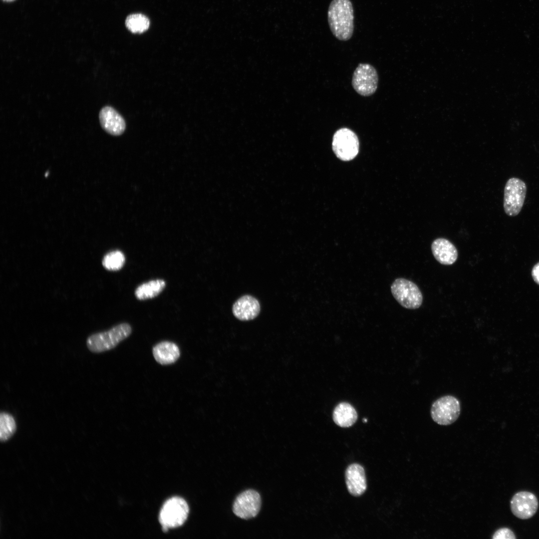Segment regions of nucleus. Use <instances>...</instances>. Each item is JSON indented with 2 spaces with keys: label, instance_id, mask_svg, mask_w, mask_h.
Returning a JSON list of instances; mask_svg holds the SVG:
<instances>
[{
  "label": "nucleus",
  "instance_id": "nucleus-1",
  "mask_svg": "<svg viewBox=\"0 0 539 539\" xmlns=\"http://www.w3.org/2000/svg\"><path fill=\"white\" fill-rule=\"evenodd\" d=\"M354 9L350 0H332L329 5L327 19L333 35L340 41L349 40L353 33Z\"/></svg>",
  "mask_w": 539,
  "mask_h": 539
},
{
  "label": "nucleus",
  "instance_id": "nucleus-2",
  "mask_svg": "<svg viewBox=\"0 0 539 539\" xmlns=\"http://www.w3.org/2000/svg\"><path fill=\"white\" fill-rule=\"evenodd\" d=\"M131 326L126 323L119 324L108 330L89 336L86 340L88 349L93 353H101L115 347L131 334Z\"/></svg>",
  "mask_w": 539,
  "mask_h": 539
},
{
  "label": "nucleus",
  "instance_id": "nucleus-3",
  "mask_svg": "<svg viewBox=\"0 0 539 539\" xmlns=\"http://www.w3.org/2000/svg\"><path fill=\"white\" fill-rule=\"evenodd\" d=\"M391 291L396 300L405 308L417 309L422 304L421 290L416 284L409 279L401 277L395 279L391 285Z\"/></svg>",
  "mask_w": 539,
  "mask_h": 539
},
{
  "label": "nucleus",
  "instance_id": "nucleus-4",
  "mask_svg": "<svg viewBox=\"0 0 539 539\" xmlns=\"http://www.w3.org/2000/svg\"><path fill=\"white\" fill-rule=\"evenodd\" d=\"M189 509L182 498L175 497L163 505L159 514V521L164 530L182 526L187 519Z\"/></svg>",
  "mask_w": 539,
  "mask_h": 539
},
{
  "label": "nucleus",
  "instance_id": "nucleus-5",
  "mask_svg": "<svg viewBox=\"0 0 539 539\" xmlns=\"http://www.w3.org/2000/svg\"><path fill=\"white\" fill-rule=\"evenodd\" d=\"M527 194L524 181L516 177L510 178L504 188L503 207L505 213L515 217L521 211Z\"/></svg>",
  "mask_w": 539,
  "mask_h": 539
},
{
  "label": "nucleus",
  "instance_id": "nucleus-6",
  "mask_svg": "<svg viewBox=\"0 0 539 539\" xmlns=\"http://www.w3.org/2000/svg\"><path fill=\"white\" fill-rule=\"evenodd\" d=\"M461 404L452 395L442 396L432 404L430 413L433 420L440 425L447 426L455 422L460 416Z\"/></svg>",
  "mask_w": 539,
  "mask_h": 539
},
{
  "label": "nucleus",
  "instance_id": "nucleus-7",
  "mask_svg": "<svg viewBox=\"0 0 539 539\" xmlns=\"http://www.w3.org/2000/svg\"><path fill=\"white\" fill-rule=\"evenodd\" d=\"M332 150L339 159L350 161L358 154L359 142L357 136L351 129L341 128L333 134L332 142Z\"/></svg>",
  "mask_w": 539,
  "mask_h": 539
},
{
  "label": "nucleus",
  "instance_id": "nucleus-8",
  "mask_svg": "<svg viewBox=\"0 0 539 539\" xmlns=\"http://www.w3.org/2000/svg\"><path fill=\"white\" fill-rule=\"evenodd\" d=\"M378 82L376 69L368 63L359 64L352 75L353 88L361 96H369L374 94L377 88Z\"/></svg>",
  "mask_w": 539,
  "mask_h": 539
},
{
  "label": "nucleus",
  "instance_id": "nucleus-9",
  "mask_svg": "<svg viewBox=\"0 0 539 539\" xmlns=\"http://www.w3.org/2000/svg\"><path fill=\"white\" fill-rule=\"evenodd\" d=\"M261 505L260 494L254 490L249 489L242 492L236 497L233 505V511L240 518L250 519L257 516Z\"/></svg>",
  "mask_w": 539,
  "mask_h": 539
},
{
  "label": "nucleus",
  "instance_id": "nucleus-10",
  "mask_svg": "<svg viewBox=\"0 0 539 539\" xmlns=\"http://www.w3.org/2000/svg\"><path fill=\"white\" fill-rule=\"evenodd\" d=\"M511 509L515 516L520 519H528L537 512L539 502L537 497L528 491L517 493L512 497Z\"/></svg>",
  "mask_w": 539,
  "mask_h": 539
},
{
  "label": "nucleus",
  "instance_id": "nucleus-11",
  "mask_svg": "<svg viewBox=\"0 0 539 539\" xmlns=\"http://www.w3.org/2000/svg\"><path fill=\"white\" fill-rule=\"evenodd\" d=\"M99 119L103 130L111 135L119 136L125 130L126 122L124 119L110 106H105L100 110Z\"/></svg>",
  "mask_w": 539,
  "mask_h": 539
},
{
  "label": "nucleus",
  "instance_id": "nucleus-12",
  "mask_svg": "<svg viewBox=\"0 0 539 539\" xmlns=\"http://www.w3.org/2000/svg\"><path fill=\"white\" fill-rule=\"evenodd\" d=\"M345 482L349 493L352 496L362 495L367 488V482L364 468L360 464L353 463L346 468Z\"/></svg>",
  "mask_w": 539,
  "mask_h": 539
},
{
  "label": "nucleus",
  "instance_id": "nucleus-13",
  "mask_svg": "<svg viewBox=\"0 0 539 539\" xmlns=\"http://www.w3.org/2000/svg\"><path fill=\"white\" fill-rule=\"evenodd\" d=\"M261 306L258 300L250 295H245L234 303L232 311L234 315L242 321L253 320L260 312Z\"/></svg>",
  "mask_w": 539,
  "mask_h": 539
},
{
  "label": "nucleus",
  "instance_id": "nucleus-14",
  "mask_svg": "<svg viewBox=\"0 0 539 539\" xmlns=\"http://www.w3.org/2000/svg\"><path fill=\"white\" fill-rule=\"evenodd\" d=\"M431 251L435 259L443 265H453L458 256L456 247L449 240L437 238L431 244Z\"/></svg>",
  "mask_w": 539,
  "mask_h": 539
},
{
  "label": "nucleus",
  "instance_id": "nucleus-15",
  "mask_svg": "<svg viewBox=\"0 0 539 539\" xmlns=\"http://www.w3.org/2000/svg\"><path fill=\"white\" fill-rule=\"evenodd\" d=\"M155 360L163 365L175 363L180 356V349L174 342L164 341L157 344L152 350Z\"/></svg>",
  "mask_w": 539,
  "mask_h": 539
},
{
  "label": "nucleus",
  "instance_id": "nucleus-16",
  "mask_svg": "<svg viewBox=\"0 0 539 539\" xmlns=\"http://www.w3.org/2000/svg\"><path fill=\"white\" fill-rule=\"evenodd\" d=\"M357 414L354 407L348 403L337 405L333 413V419L336 424L341 427H349L356 421Z\"/></svg>",
  "mask_w": 539,
  "mask_h": 539
},
{
  "label": "nucleus",
  "instance_id": "nucleus-17",
  "mask_svg": "<svg viewBox=\"0 0 539 539\" xmlns=\"http://www.w3.org/2000/svg\"><path fill=\"white\" fill-rule=\"evenodd\" d=\"M165 285L166 282L163 279L151 280L137 287L135 292V296L140 300L153 298L163 290Z\"/></svg>",
  "mask_w": 539,
  "mask_h": 539
},
{
  "label": "nucleus",
  "instance_id": "nucleus-18",
  "mask_svg": "<svg viewBox=\"0 0 539 539\" xmlns=\"http://www.w3.org/2000/svg\"><path fill=\"white\" fill-rule=\"evenodd\" d=\"M16 424L13 416L9 413L1 412L0 414V439L1 442L9 440L15 433Z\"/></svg>",
  "mask_w": 539,
  "mask_h": 539
},
{
  "label": "nucleus",
  "instance_id": "nucleus-19",
  "mask_svg": "<svg viewBox=\"0 0 539 539\" xmlns=\"http://www.w3.org/2000/svg\"><path fill=\"white\" fill-rule=\"evenodd\" d=\"M127 28L133 33H142L147 30L150 25L149 19L141 13H134L127 16L125 20Z\"/></svg>",
  "mask_w": 539,
  "mask_h": 539
},
{
  "label": "nucleus",
  "instance_id": "nucleus-20",
  "mask_svg": "<svg viewBox=\"0 0 539 539\" xmlns=\"http://www.w3.org/2000/svg\"><path fill=\"white\" fill-rule=\"evenodd\" d=\"M125 261V258L123 253L120 251L116 250L106 254L103 258L102 264L106 270L116 271L123 267Z\"/></svg>",
  "mask_w": 539,
  "mask_h": 539
},
{
  "label": "nucleus",
  "instance_id": "nucleus-21",
  "mask_svg": "<svg viewBox=\"0 0 539 539\" xmlns=\"http://www.w3.org/2000/svg\"><path fill=\"white\" fill-rule=\"evenodd\" d=\"M492 538L494 539H515L516 537L511 529L503 528L497 530L493 534Z\"/></svg>",
  "mask_w": 539,
  "mask_h": 539
},
{
  "label": "nucleus",
  "instance_id": "nucleus-22",
  "mask_svg": "<svg viewBox=\"0 0 539 539\" xmlns=\"http://www.w3.org/2000/svg\"><path fill=\"white\" fill-rule=\"evenodd\" d=\"M531 274L534 281L539 285V262L533 267Z\"/></svg>",
  "mask_w": 539,
  "mask_h": 539
},
{
  "label": "nucleus",
  "instance_id": "nucleus-23",
  "mask_svg": "<svg viewBox=\"0 0 539 539\" xmlns=\"http://www.w3.org/2000/svg\"><path fill=\"white\" fill-rule=\"evenodd\" d=\"M3 0L4 1H5V2H11V1H13L14 0Z\"/></svg>",
  "mask_w": 539,
  "mask_h": 539
}]
</instances>
